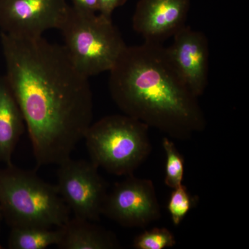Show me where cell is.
Listing matches in <instances>:
<instances>
[{
  "label": "cell",
  "mask_w": 249,
  "mask_h": 249,
  "mask_svg": "<svg viewBox=\"0 0 249 249\" xmlns=\"http://www.w3.org/2000/svg\"><path fill=\"white\" fill-rule=\"evenodd\" d=\"M126 0H98V12L111 18L114 10L124 5Z\"/></svg>",
  "instance_id": "e0dca14e"
},
{
  "label": "cell",
  "mask_w": 249,
  "mask_h": 249,
  "mask_svg": "<svg viewBox=\"0 0 249 249\" xmlns=\"http://www.w3.org/2000/svg\"><path fill=\"white\" fill-rule=\"evenodd\" d=\"M1 217H2V215H1V212H0V220H1Z\"/></svg>",
  "instance_id": "d6986e66"
},
{
  "label": "cell",
  "mask_w": 249,
  "mask_h": 249,
  "mask_svg": "<svg viewBox=\"0 0 249 249\" xmlns=\"http://www.w3.org/2000/svg\"><path fill=\"white\" fill-rule=\"evenodd\" d=\"M196 203V196H191L183 183L173 188L167 206L173 224L179 225Z\"/></svg>",
  "instance_id": "9a60e30c"
},
{
  "label": "cell",
  "mask_w": 249,
  "mask_h": 249,
  "mask_svg": "<svg viewBox=\"0 0 249 249\" xmlns=\"http://www.w3.org/2000/svg\"><path fill=\"white\" fill-rule=\"evenodd\" d=\"M52 228L11 227L8 247L11 249H45L58 245L60 240V229Z\"/></svg>",
  "instance_id": "4fadbf2b"
},
{
  "label": "cell",
  "mask_w": 249,
  "mask_h": 249,
  "mask_svg": "<svg viewBox=\"0 0 249 249\" xmlns=\"http://www.w3.org/2000/svg\"><path fill=\"white\" fill-rule=\"evenodd\" d=\"M91 221L74 217L59 227L61 249H114L120 247L112 232Z\"/></svg>",
  "instance_id": "7c38bea8"
},
{
  "label": "cell",
  "mask_w": 249,
  "mask_h": 249,
  "mask_svg": "<svg viewBox=\"0 0 249 249\" xmlns=\"http://www.w3.org/2000/svg\"><path fill=\"white\" fill-rule=\"evenodd\" d=\"M92 162L70 158L58 165L56 187L74 217L97 222L102 215L107 184Z\"/></svg>",
  "instance_id": "8992f818"
},
{
  "label": "cell",
  "mask_w": 249,
  "mask_h": 249,
  "mask_svg": "<svg viewBox=\"0 0 249 249\" xmlns=\"http://www.w3.org/2000/svg\"><path fill=\"white\" fill-rule=\"evenodd\" d=\"M24 116L5 76H0V162L12 164V156L25 127Z\"/></svg>",
  "instance_id": "8fae6325"
},
{
  "label": "cell",
  "mask_w": 249,
  "mask_h": 249,
  "mask_svg": "<svg viewBox=\"0 0 249 249\" xmlns=\"http://www.w3.org/2000/svg\"><path fill=\"white\" fill-rule=\"evenodd\" d=\"M109 72L111 98L125 115L179 140L206 128L198 98L161 43L127 46Z\"/></svg>",
  "instance_id": "7a4b0ae2"
},
{
  "label": "cell",
  "mask_w": 249,
  "mask_h": 249,
  "mask_svg": "<svg viewBox=\"0 0 249 249\" xmlns=\"http://www.w3.org/2000/svg\"><path fill=\"white\" fill-rule=\"evenodd\" d=\"M127 177L107 193L102 214L122 227H146L160 217L155 186L150 179Z\"/></svg>",
  "instance_id": "52a82bcc"
},
{
  "label": "cell",
  "mask_w": 249,
  "mask_h": 249,
  "mask_svg": "<svg viewBox=\"0 0 249 249\" xmlns=\"http://www.w3.org/2000/svg\"><path fill=\"white\" fill-rule=\"evenodd\" d=\"M149 128L124 114L91 124L84 137L91 161L113 175H133L151 153Z\"/></svg>",
  "instance_id": "277c9868"
},
{
  "label": "cell",
  "mask_w": 249,
  "mask_h": 249,
  "mask_svg": "<svg viewBox=\"0 0 249 249\" xmlns=\"http://www.w3.org/2000/svg\"><path fill=\"white\" fill-rule=\"evenodd\" d=\"M190 8V0H139L132 27L144 41L162 44L186 25Z\"/></svg>",
  "instance_id": "30bf717a"
},
{
  "label": "cell",
  "mask_w": 249,
  "mask_h": 249,
  "mask_svg": "<svg viewBox=\"0 0 249 249\" xmlns=\"http://www.w3.org/2000/svg\"><path fill=\"white\" fill-rule=\"evenodd\" d=\"M162 145L166 156L165 184L173 189L182 184L185 170L184 158L178 151L175 143L167 137L163 139Z\"/></svg>",
  "instance_id": "5bb4252c"
},
{
  "label": "cell",
  "mask_w": 249,
  "mask_h": 249,
  "mask_svg": "<svg viewBox=\"0 0 249 249\" xmlns=\"http://www.w3.org/2000/svg\"><path fill=\"white\" fill-rule=\"evenodd\" d=\"M175 245L176 239L173 232L166 228L158 227L142 232L133 242L136 249H164Z\"/></svg>",
  "instance_id": "2e32d148"
},
{
  "label": "cell",
  "mask_w": 249,
  "mask_h": 249,
  "mask_svg": "<svg viewBox=\"0 0 249 249\" xmlns=\"http://www.w3.org/2000/svg\"><path fill=\"white\" fill-rule=\"evenodd\" d=\"M70 8L65 0H0V28L14 37H42L60 30Z\"/></svg>",
  "instance_id": "ba28073f"
},
{
  "label": "cell",
  "mask_w": 249,
  "mask_h": 249,
  "mask_svg": "<svg viewBox=\"0 0 249 249\" xmlns=\"http://www.w3.org/2000/svg\"><path fill=\"white\" fill-rule=\"evenodd\" d=\"M0 248H1V247H0Z\"/></svg>",
  "instance_id": "ffe728a7"
},
{
  "label": "cell",
  "mask_w": 249,
  "mask_h": 249,
  "mask_svg": "<svg viewBox=\"0 0 249 249\" xmlns=\"http://www.w3.org/2000/svg\"><path fill=\"white\" fill-rule=\"evenodd\" d=\"M6 79L17 100L36 163L59 165L71 157L92 124L89 78L77 68L64 46L44 37L1 32Z\"/></svg>",
  "instance_id": "6da1fadb"
},
{
  "label": "cell",
  "mask_w": 249,
  "mask_h": 249,
  "mask_svg": "<svg viewBox=\"0 0 249 249\" xmlns=\"http://www.w3.org/2000/svg\"><path fill=\"white\" fill-rule=\"evenodd\" d=\"M0 212L11 227H59L71 211L56 185L34 171L8 165L0 168Z\"/></svg>",
  "instance_id": "3957f363"
},
{
  "label": "cell",
  "mask_w": 249,
  "mask_h": 249,
  "mask_svg": "<svg viewBox=\"0 0 249 249\" xmlns=\"http://www.w3.org/2000/svg\"><path fill=\"white\" fill-rule=\"evenodd\" d=\"M60 31L70 58L89 78L110 71L127 46L111 18L72 6Z\"/></svg>",
  "instance_id": "5b68a950"
},
{
  "label": "cell",
  "mask_w": 249,
  "mask_h": 249,
  "mask_svg": "<svg viewBox=\"0 0 249 249\" xmlns=\"http://www.w3.org/2000/svg\"><path fill=\"white\" fill-rule=\"evenodd\" d=\"M73 9L86 13L98 12V0H72Z\"/></svg>",
  "instance_id": "ac0fdd59"
},
{
  "label": "cell",
  "mask_w": 249,
  "mask_h": 249,
  "mask_svg": "<svg viewBox=\"0 0 249 249\" xmlns=\"http://www.w3.org/2000/svg\"><path fill=\"white\" fill-rule=\"evenodd\" d=\"M170 58L192 93L199 98L209 83V46L204 33L185 26L167 47Z\"/></svg>",
  "instance_id": "9c48e42d"
}]
</instances>
